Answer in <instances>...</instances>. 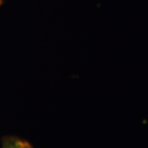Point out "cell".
<instances>
[{
    "instance_id": "cell-1",
    "label": "cell",
    "mask_w": 148,
    "mask_h": 148,
    "mask_svg": "<svg viewBox=\"0 0 148 148\" xmlns=\"http://www.w3.org/2000/svg\"><path fill=\"white\" fill-rule=\"evenodd\" d=\"M2 148H33L29 142L16 137H6L3 139Z\"/></svg>"
},
{
    "instance_id": "cell-2",
    "label": "cell",
    "mask_w": 148,
    "mask_h": 148,
    "mask_svg": "<svg viewBox=\"0 0 148 148\" xmlns=\"http://www.w3.org/2000/svg\"><path fill=\"white\" fill-rule=\"evenodd\" d=\"M2 3V0H0V4Z\"/></svg>"
}]
</instances>
